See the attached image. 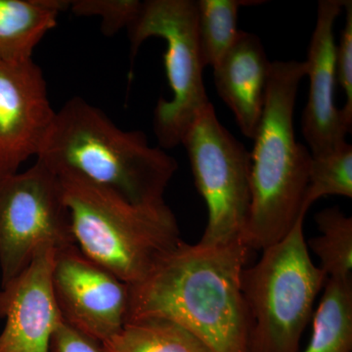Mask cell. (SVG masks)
<instances>
[{
  "instance_id": "cell-9",
  "label": "cell",
  "mask_w": 352,
  "mask_h": 352,
  "mask_svg": "<svg viewBox=\"0 0 352 352\" xmlns=\"http://www.w3.org/2000/svg\"><path fill=\"white\" fill-rule=\"evenodd\" d=\"M52 289L62 322L105 342L124 328L129 286L78 245L56 251Z\"/></svg>"
},
{
  "instance_id": "cell-20",
  "label": "cell",
  "mask_w": 352,
  "mask_h": 352,
  "mask_svg": "<svg viewBox=\"0 0 352 352\" xmlns=\"http://www.w3.org/2000/svg\"><path fill=\"white\" fill-rule=\"evenodd\" d=\"M142 1L138 0H76L69 8L78 16H97L105 36H113L135 19Z\"/></svg>"
},
{
  "instance_id": "cell-5",
  "label": "cell",
  "mask_w": 352,
  "mask_h": 352,
  "mask_svg": "<svg viewBox=\"0 0 352 352\" xmlns=\"http://www.w3.org/2000/svg\"><path fill=\"white\" fill-rule=\"evenodd\" d=\"M300 217L276 244L242 273L250 320V352H300L317 295L328 277L309 256Z\"/></svg>"
},
{
  "instance_id": "cell-15",
  "label": "cell",
  "mask_w": 352,
  "mask_h": 352,
  "mask_svg": "<svg viewBox=\"0 0 352 352\" xmlns=\"http://www.w3.org/2000/svg\"><path fill=\"white\" fill-rule=\"evenodd\" d=\"M302 352L352 351V280L328 278Z\"/></svg>"
},
{
  "instance_id": "cell-1",
  "label": "cell",
  "mask_w": 352,
  "mask_h": 352,
  "mask_svg": "<svg viewBox=\"0 0 352 352\" xmlns=\"http://www.w3.org/2000/svg\"><path fill=\"white\" fill-rule=\"evenodd\" d=\"M250 252L242 240L219 245L183 241L129 286L126 323L164 319L210 352H250L252 324L242 292Z\"/></svg>"
},
{
  "instance_id": "cell-17",
  "label": "cell",
  "mask_w": 352,
  "mask_h": 352,
  "mask_svg": "<svg viewBox=\"0 0 352 352\" xmlns=\"http://www.w3.org/2000/svg\"><path fill=\"white\" fill-rule=\"evenodd\" d=\"M263 1L249 0H198L197 27L205 66L214 67L239 36L240 7L256 6Z\"/></svg>"
},
{
  "instance_id": "cell-16",
  "label": "cell",
  "mask_w": 352,
  "mask_h": 352,
  "mask_svg": "<svg viewBox=\"0 0 352 352\" xmlns=\"http://www.w3.org/2000/svg\"><path fill=\"white\" fill-rule=\"evenodd\" d=\"M102 344L107 352H210L188 331L164 319L129 322Z\"/></svg>"
},
{
  "instance_id": "cell-2",
  "label": "cell",
  "mask_w": 352,
  "mask_h": 352,
  "mask_svg": "<svg viewBox=\"0 0 352 352\" xmlns=\"http://www.w3.org/2000/svg\"><path fill=\"white\" fill-rule=\"evenodd\" d=\"M36 159L57 175L80 176L134 204L164 201L178 168L142 131L120 129L82 97L57 111Z\"/></svg>"
},
{
  "instance_id": "cell-18",
  "label": "cell",
  "mask_w": 352,
  "mask_h": 352,
  "mask_svg": "<svg viewBox=\"0 0 352 352\" xmlns=\"http://www.w3.org/2000/svg\"><path fill=\"white\" fill-rule=\"evenodd\" d=\"M321 235L307 242L320 261L328 278L349 279L352 271V217L339 208H328L315 215Z\"/></svg>"
},
{
  "instance_id": "cell-6",
  "label": "cell",
  "mask_w": 352,
  "mask_h": 352,
  "mask_svg": "<svg viewBox=\"0 0 352 352\" xmlns=\"http://www.w3.org/2000/svg\"><path fill=\"white\" fill-rule=\"evenodd\" d=\"M131 60L150 38L166 43L164 55L166 76L173 96L160 98L154 111L155 134L159 147L182 145L185 134L210 105L204 85L205 68L197 27L194 0H146L129 27Z\"/></svg>"
},
{
  "instance_id": "cell-7",
  "label": "cell",
  "mask_w": 352,
  "mask_h": 352,
  "mask_svg": "<svg viewBox=\"0 0 352 352\" xmlns=\"http://www.w3.org/2000/svg\"><path fill=\"white\" fill-rule=\"evenodd\" d=\"M191 170L208 208L199 245H226L241 240L251 208V153L222 126L212 104L185 134Z\"/></svg>"
},
{
  "instance_id": "cell-13",
  "label": "cell",
  "mask_w": 352,
  "mask_h": 352,
  "mask_svg": "<svg viewBox=\"0 0 352 352\" xmlns=\"http://www.w3.org/2000/svg\"><path fill=\"white\" fill-rule=\"evenodd\" d=\"M270 65L261 38L240 31L235 43L212 68L217 94L232 111L240 131L250 139L256 136L263 117Z\"/></svg>"
},
{
  "instance_id": "cell-4",
  "label": "cell",
  "mask_w": 352,
  "mask_h": 352,
  "mask_svg": "<svg viewBox=\"0 0 352 352\" xmlns=\"http://www.w3.org/2000/svg\"><path fill=\"white\" fill-rule=\"evenodd\" d=\"M58 176L76 245L129 286L142 281L183 242L164 201L134 204L80 176Z\"/></svg>"
},
{
  "instance_id": "cell-3",
  "label": "cell",
  "mask_w": 352,
  "mask_h": 352,
  "mask_svg": "<svg viewBox=\"0 0 352 352\" xmlns=\"http://www.w3.org/2000/svg\"><path fill=\"white\" fill-rule=\"evenodd\" d=\"M305 61L271 62L261 124L252 140L251 208L241 240L263 251L283 239L305 217L303 200L311 153L296 141V94L307 76Z\"/></svg>"
},
{
  "instance_id": "cell-19",
  "label": "cell",
  "mask_w": 352,
  "mask_h": 352,
  "mask_svg": "<svg viewBox=\"0 0 352 352\" xmlns=\"http://www.w3.org/2000/svg\"><path fill=\"white\" fill-rule=\"evenodd\" d=\"M324 196L352 198V146L349 143L330 154L311 157L303 210L307 212Z\"/></svg>"
},
{
  "instance_id": "cell-14",
  "label": "cell",
  "mask_w": 352,
  "mask_h": 352,
  "mask_svg": "<svg viewBox=\"0 0 352 352\" xmlns=\"http://www.w3.org/2000/svg\"><path fill=\"white\" fill-rule=\"evenodd\" d=\"M64 0H0V58L12 61L32 59L44 36L54 29Z\"/></svg>"
},
{
  "instance_id": "cell-22",
  "label": "cell",
  "mask_w": 352,
  "mask_h": 352,
  "mask_svg": "<svg viewBox=\"0 0 352 352\" xmlns=\"http://www.w3.org/2000/svg\"><path fill=\"white\" fill-rule=\"evenodd\" d=\"M50 352H107L99 340L61 322L51 339Z\"/></svg>"
},
{
  "instance_id": "cell-21",
  "label": "cell",
  "mask_w": 352,
  "mask_h": 352,
  "mask_svg": "<svg viewBox=\"0 0 352 352\" xmlns=\"http://www.w3.org/2000/svg\"><path fill=\"white\" fill-rule=\"evenodd\" d=\"M344 12L346 22L339 45L336 47L337 82L340 83L346 103L342 108V117L349 129L352 127V1L344 0Z\"/></svg>"
},
{
  "instance_id": "cell-10",
  "label": "cell",
  "mask_w": 352,
  "mask_h": 352,
  "mask_svg": "<svg viewBox=\"0 0 352 352\" xmlns=\"http://www.w3.org/2000/svg\"><path fill=\"white\" fill-rule=\"evenodd\" d=\"M43 72L34 59L0 58V177L38 156L54 120Z\"/></svg>"
},
{
  "instance_id": "cell-8",
  "label": "cell",
  "mask_w": 352,
  "mask_h": 352,
  "mask_svg": "<svg viewBox=\"0 0 352 352\" xmlns=\"http://www.w3.org/2000/svg\"><path fill=\"white\" fill-rule=\"evenodd\" d=\"M46 245L60 251L76 242L61 180L36 160L23 173L0 177L1 288L19 276Z\"/></svg>"
},
{
  "instance_id": "cell-12",
  "label": "cell",
  "mask_w": 352,
  "mask_h": 352,
  "mask_svg": "<svg viewBox=\"0 0 352 352\" xmlns=\"http://www.w3.org/2000/svg\"><path fill=\"white\" fill-rule=\"evenodd\" d=\"M344 0H320L317 6L316 25L308 47L307 76L309 94L302 113V133L311 156L330 154L346 144L351 129L336 105V21L344 12Z\"/></svg>"
},
{
  "instance_id": "cell-11",
  "label": "cell",
  "mask_w": 352,
  "mask_h": 352,
  "mask_svg": "<svg viewBox=\"0 0 352 352\" xmlns=\"http://www.w3.org/2000/svg\"><path fill=\"white\" fill-rule=\"evenodd\" d=\"M56 249L39 248L31 264L0 289V352H50L61 315L52 289Z\"/></svg>"
}]
</instances>
